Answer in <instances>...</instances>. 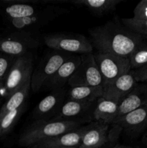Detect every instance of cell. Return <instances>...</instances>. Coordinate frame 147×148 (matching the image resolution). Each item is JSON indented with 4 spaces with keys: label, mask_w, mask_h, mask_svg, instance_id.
Instances as JSON below:
<instances>
[{
    "label": "cell",
    "mask_w": 147,
    "mask_h": 148,
    "mask_svg": "<svg viewBox=\"0 0 147 148\" xmlns=\"http://www.w3.org/2000/svg\"><path fill=\"white\" fill-rule=\"evenodd\" d=\"M92 46L98 53H110L121 57L128 58L130 55L144 44L142 36L115 20L108 22L89 30Z\"/></svg>",
    "instance_id": "cell-1"
},
{
    "label": "cell",
    "mask_w": 147,
    "mask_h": 148,
    "mask_svg": "<svg viewBox=\"0 0 147 148\" xmlns=\"http://www.w3.org/2000/svg\"><path fill=\"white\" fill-rule=\"evenodd\" d=\"M81 123V120L35 121L21 134L19 144L22 147L36 145L45 140L79 128Z\"/></svg>",
    "instance_id": "cell-2"
},
{
    "label": "cell",
    "mask_w": 147,
    "mask_h": 148,
    "mask_svg": "<svg viewBox=\"0 0 147 148\" xmlns=\"http://www.w3.org/2000/svg\"><path fill=\"white\" fill-rule=\"evenodd\" d=\"M33 72L32 52L16 57L4 81V94L10 97L31 79Z\"/></svg>",
    "instance_id": "cell-3"
},
{
    "label": "cell",
    "mask_w": 147,
    "mask_h": 148,
    "mask_svg": "<svg viewBox=\"0 0 147 148\" xmlns=\"http://www.w3.org/2000/svg\"><path fill=\"white\" fill-rule=\"evenodd\" d=\"M46 46L55 51L64 53L87 54L93 46L85 36L81 34H53L44 37Z\"/></svg>",
    "instance_id": "cell-4"
},
{
    "label": "cell",
    "mask_w": 147,
    "mask_h": 148,
    "mask_svg": "<svg viewBox=\"0 0 147 148\" xmlns=\"http://www.w3.org/2000/svg\"><path fill=\"white\" fill-rule=\"evenodd\" d=\"M94 58L102 76V87L131 70L128 58L98 52L94 54Z\"/></svg>",
    "instance_id": "cell-5"
},
{
    "label": "cell",
    "mask_w": 147,
    "mask_h": 148,
    "mask_svg": "<svg viewBox=\"0 0 147 148\" xmlns=\"http://www.w3.org/2000/svg\"><path fill=\"white\" fill-rule=\"evenodd\" d=\"M70 56L67 53L56 51L49 53L41 60L31 76V88L37 92L55 75L61 65Z\"/></svg>",
    "instance_id": "cell-6"
},
{
    "label": "cell",
    "mask_w": 147,
    "mask_h": 148,
    "mask_svg": "<svg viewBox=\"0 0 147 148\" xmlns=\"http://www.w3.org/2000/svg\"><path fill=\"white\" fill-rule=\"evenodd\" d=\"M68 10L59 6L47 4L40 11L29 17L22 19H10V24L17 31L32 33L50 23L59 16L68 12Z\"/></svg>",
    "instance_id": "cell-7"
},
{
    "label": "cell",
    "mask_w": 147,
    "mask_h": 148,
    "mask_svg": "<svg viewBox=\"0 0 147 148\" xmlns=\"http://www.w3.org/2000/svg\"><path fill=\"white\" fill-rule=\"evenodd\" d=\"M82 62L75 73L68 81L70 87H102V78L93 53L81 56Z\"/></svg>",
    "instance_id": "cell-8"
},
{
    "label": "cell",
    "mask_w": 147,
    "mask_h": 148,
    "mask_svg": "<svg viewBox=\"0 0 147 148\" xmlns=\"http://www.w3.org/2000/svg\"><path fill=\"white\" fill-rule=\"evenodd\" d=\"M39 45L40 42L32 33L17 31L0 40V51L16 58L32 52Z\"/></svg>",
    "instance_id": "cell-9"
},
{
    "label": "cell",
    "mask_w": 147,
    "mask_h": 148,
    "mask_svg": "<svg viewBox=\"0 0 147 148\" xmlns=\"http://www.w3.org/2000/svg\"><path fill=\"white\" fill-rule=\"evenodd\" d=\"M66 98V91L63 88L53 90L36 106L32 117L35 121L51 120L60 111Z\"/></svg>",
    "instance_id": "cell-10"
},
{
    "label": "cell",
    "mask_w": 147,
    "mask_h": 148,
    "mask_svg": "<svg viewBox=\"0 0 147 148\" xmlns=\"http://www.w3.org/2000/svg\"><path fill=\"white\" fill-rule=\"evenodd\" d=\"M147 105V82H138L135 88L118 103V114L113 124L131 111Z\"/></svg>",
    "instance_id": "cell-11"
},
{
    "label": "cell",
    "mask_w": 147,
    "mask_h": 148,
    "mask_svg": "<svg viewBox=\"0 0 147 148\" xmlns=\"http://www.w3.org/2000/svg\"><path fill=\"white\" fill-rule=\"evenodd\" d=\"M137 83L133 72L131 70L111 83L102 87V97L119 103L131 92Z\"/></svg>",
    "instance_id": "cell-12"
},
{
    "label": "cell",
    "mask_w": 147,
    "mask_h": 148,
    "mask_svg": "<svg viewBox=\"0 0 147 148\" xmlns=\"http://www.w3.org/2000/svg\"><path fill=\"white\" fill-rule=\"evenodd\" d=\"M109 140V124L95 121L89 124L78 148H102Z\"/></svg>",
    "instance_id": "cell-13"
},
{
    "label": "cell",
    "mask_w": 147,
    "mask_h": 148,
    "mask_svg": "<svg viewBox=\"0 0 147 148\" xmlns=\"http://www.w3.org/2000/svg\"><path fill=\"white\" fill-rule=\"evenodd\" d=\"M82 62L81 56H70L58 69L55 75L46 84L45 87L55 90L63 88L71 77L75 73Z\"/></svg>",
    "instance_id": "cell-14"
},
{
    "label": "cell",
    "mask_w": 147,
    "mask_h": 148,
    "mask_svg": "<svg viewBox=\"0 0 147 148\" xmlns=\"http://www.w3.org/2000/svg\"><path fill=\"white\" fill-rule=\"evenodd\" d=\"M89 124L66 132L59 136L41 142L35 147H77L81 144L82 137L88 129Z\"/></svg>",
    "instance_id": "cell-15"
},
{
    "label": "cell",
    "mask_w": 147,
    "mask_h": 148,
    "mask_svg": "<svg viewBox=\"0 0 147 148\" xmlns=\"http://www.w3.org/2000/svg\"><path fill=\"white\" fill-rule=\"evenodd\" d=\"M116 124L130 135L141 132L147 127V105L126 114Z\"/></svg>",
    "instance_id": "cell-16"
},
{
    "label": "cell",
    "mask_w": 147,
    "mask_h": 148,
    "mask_svg": "<svg viewBox=\"0 0 147 148\" xmlns=\"http://www.w3.org/2000/svg\"><path fill=\"white\" fill-rule=\"evenodd\" d=\"M95 102H86V101H75V100L66 98L60 111L51 120L53 121L79 120V117L84 115L90 109L91 107L93 106Z\"/></svg>",
    "instance_id": "cell-17"
},
{
    "label": "cell",
    "mask_w": 147,
    "mask_h": 148,
    "mask_svg": "<svg viewBox=\"0 0 147 148\" xmlns=\"http://www.w3.org/2000/svg\"><path fill=\"white\" fill-rule=\"evenodd\" d=\"M118 103L104 97L98 98L92 111V118L96 121L113 124L118 114Z\"/></svg>",
    "instance_id": "cell-18"
},
{
    "label": "cell",
    "mask_w": 147,
    "mask_h": 148,
    "mask_svg": "<svg viewBox=\"0 0 147 148\" xmlns=\"http://www.w3.org/2000/svg\"><path fill=\"white\" fill-rule=\"evenodd\" d=\"M102 87L76 86L71 87L66 91V99L75 100L86 102H95L98 98L102 97Z\"/></svg>",
    "instance_id": "cell-19"
},
{
    "label": "cell",
    "mask_w": 147,
    "mask_h": 148,
    "mask_svg": "<svg viewBox=\"0 0 147 148\" xmlns=\"http://www.w3.org/2000/svg\"><path fill=\"white\" fill-rule=\"evenodd\" d=\"M122 0H73L69 2L82 6L96 15H103L114 11Z\"/></svg>",
    "instance_id": "cell-20"
},
{
    "label": "cell",
    "mask_w": 147,
    "mask_h": 148,
    "mask_svg": "<svg viewBox=\"0 0 147 148\" xmlns=\"http://www.w3.org/2000/svg\"><path fill=\"white\" fill-rule=\"evenodd\" d=\"M31 88V79H29L22 88L12 94L8 100L0 109V116L9 111H14L24 105L26 99L29 95V91Z\"/></svg>",
    "instance_id": "cell-21"
},
{
    "label": "cell",
    "mask_w": 147,
    "mask_h": 148,
    "mask_svg": "<svg viewBox=\"0 0 147 148\" xmlns=\"http://www.w3.org/2000/svg\"><path fill=\"white\" fill-rule=\"evenodd\" d=\"M44 6H40L35 2L33 4L17 2L7 6L5 8V13L10 19L26 18L37 13Z\"/></svg>",
    "instance_id": "cell-22"
},
{
    "label": "cell",
    "mask_w": 147,
    "mask_h": 148,
    "mask_svg": "<svg viewBox=\"0 0 147 148\" xmlns=\"http://www.w3.org/2000/svg\"><path fill=\"white\" fill-rule=\"evenodd\" d=\"M24 109L25 104L17 109L9 111L0 116V137L7 134L13 128Z\"/></svg>",
    "instance_id": "cell-23"
},
{
    "label": "cell",
    "mask_w": 147,
    "mask_h": 148,
    "mask_svg": "<svg viewBox=\"0 0 147 148\" xmlns=\"http://www.w3.org/2000/svg\"><path fill=\"white\" fill-rule=\"evenodd\" d=\"M131 70H135L147 64V44L135 49L128 57Z\"/></svg>",
    "instance_id": "cell-24"
},
{
    "label": "cell",
    "mask_w": 147,
    "mask_h": 148,
    "mask_svg": "<svg viewBox=\"0 0 147 148\" xmlns=\"http://www.w3.org/2000/svg\"><path fill=\"white\" fill-rule=\"evenodd\" d=\"M122 22L125 27L142 37L147 38V20H135L133 18H123Z\"/></svg>",
    "instance_id": "cell-25"
},
{
    "label": "cell",
    "mask_w": 147,
    "mask_h": 148,
    "mask_svg": "<svg viewBox=\"0 0 147 148\" xmlns=\"http://www.w3.org/2000/svg\"><path fill=\"white\" fill-rule=\"evenodd\" d=\"M15 57L5 55L0 56V80L5 81Z\"/></svg>",
    "instance_id": "cell-26"
},
{
    "label": "cell",
    "mask_w": 147,
    "mask_h": 148,
    "mask_svg": "<svg viewBox=\"0 0 147 148\" xmlns=\"http://www.w3.org/2000/svg\"><path fill=\"white\" fill-rule=\"evenodd\" d=\"M133 18L135 20H147V0H142L135 6Z\"/></svg>",
    "instance_id": "cell-27"
},
{
    "label": "cell",
    "mask_w": 147,
    "mask_h": 148,
    "mask_svg": "<svg viewBox=\"0 0 147 148\" xmlns=\"http://www.w3.org/2000/svg\"><path fill=\"white\" fill-rule=\"evenodd\" d=\"M133 72L137 82H147V64Z\"/></svg>",
    "instance_id": "cell-28"
},
{
    "label": "cell",
    "mask_w": 147,
    "mask_h": 148,
    "mask_svg": "<svg viewBox=\"0 0 147 148\" xmlns=\"http://www.w3.org/2000/svg\"><path fill=\"white\" fill-rule=\"evenodd\" d=\"M35 148H77V147H35Z\"/></svg>",
    "instance_id": "cell-29"
},
{
    "label": "cell",
    "mask_w": 147,
    "mask_h": 148,
    "mask_svg": "<svg viewBox=\"0 0 147 148\" xmlns=\"http://www.w3.org/2000/svg\"><path fill=\"white\" fill-rule=\"evenodd\" d=\"M2 89L4 90V81L0 80V92Z\"/></svg>",
    "instance_id": "cell-30"
},
{
    "label": "cell",
    "mask_w": 147,
    "mask_h": 148,
    "mask_svg": "<svg viewBox=\"0 0 147 148\" xmlns=\"http://www.w3.org/2000/svg\"><path fill=\"white\" fill-rule=\"evenodd\" d=\"M113 148H131L130 147H128V146H124V145H115Z\"/></svg>",
    "instance_id": "cell-31"
},
{
    "label": "cell",
    "mask_w": 147,
    "mask_h": 148,
    "mask_svg": "<svg viewBox=\"0 0 147 148\" xmlns=\"http://www.w3.org/2000/svg\"><path fill=\"white\" fill-rule=\"evenodd\" d=\"M144 144H145L146 147V148H147V132L144 137Z\"/></svg>",
    "instance_id": "cell-32"
},
{
    "label": "cell",
    "mask_w": 147,
    "mask_h": 148,
    "mask_svg": "<svg viewBox=\"0 0 147 148\" xmlns=\"http://www.w3.org/2000/svg\"></svg>",
    "instance_id": "cell-33"
}]
</instances>
